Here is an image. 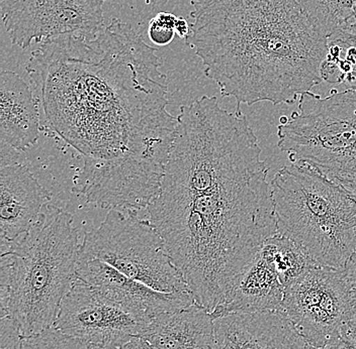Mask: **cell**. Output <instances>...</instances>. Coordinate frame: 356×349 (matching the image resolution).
<instances>
[{
	"label": "cell",
	"mask_w": 356,
	"mask_h": 349,
	"mask_svg": "<svg viewBox=\"0 0 356 349\" xmlns=\"http://www.w3.org/2000/svg\"><path fill=\"white\" fill-rule=\"evenodd\" d=\"M157 49L128 22L47 40L26 72L50 128L83 157L72 192L102 208L148 209L161 188L177 117Z\"/></svg>",
	"instance_id": "obj_1"
},
{
	"label": "cell",
	"mask_w": 356,
	"mask_h": 349,
	"mask_svg": "<svg viewBox=\"0 0 356 349\" xmlns=\"http://www.w3.org/2000/svg\"><path fill=\"white\" fill-rule=\"evenodd\" d=\"M149 321L78 279L62 301L54 327L90 349H121L140 337Z\"/></svg>",
	"instance_id": "obj_9"
},
{
	"label": "cell",
	"mask_w": 356,
	"mask_h": 349,
	"mask_svg": "<svg viewBox=\"0 0 356 349\" xmlns=\"http://www.w3.org/2000/svg\"><path fill=\"white\" fill-rule=\"evenodd\" d=\"M51 200V193L21 164L0 170L1 250L32 228Z\"/></svg>",
	"instance_id": "obj_13"
},
{
	"label": "cell",
	"mask_w": 356,
	"mask_h": 349,
	"mask_svg": "<svg viewBox=\"0 0 356 349\" xmlns=\"http://www.w3.org/2000/svg\"><path fill=\"white\" fill-rule=\"evenodd\" d=\"M343 272L351 284H356V246L347 262Z\"/></svg>",
	"instance_id": "obj_26"
},
{
	"label": "cell",
	"mask_w": 356,
	"mask_h": 349,
	"mask_svg": "<svg viewBox=\"0 0 356 349\" xmlns=\"http://www.w3.org/2000/svg\"><path fill=\"white\" fill-rule=\"evenodd\" d=\"M81 253L159 292L191 293L159 231L138 210L111 209L99 228L84 235Z\"/></svg>",
	"instance_id": "obj_7"
},
{
	"label": "cell",
	"mask_w": 356,
	"mask_h": 349,
	"mask_svg": "<svg viewBox=\"0 0 356 349\" xmlns=\"http://www.w3.org/2000/svg\"><path fill=\"white\" fill-rule=\"evenodd\" d=\"M21 328L11 316L1 317L0 320V349H22Z\"/></svg>",
	"instance_id": "obj_21"
},
{
	"label": "cell",
	"mask_w": 356,
	"mask_h": 349,
	"mask_svg": "<svg viewBox=\"0 0 356 349\" xmlns=\"http://www.w3.org/2000/svg\"><path fill=\"white\" fill-rule=\"evenodd\" d=\"M39 99L17 73L3 70L0 75V139L19 152L37 144L41 133Z\"/></svg>",
	"instance_id": "obj_14"
},
{
	"label": "cell",
	"mask_w": 356,
	"mask_h": 349,
	"mask_svg": "<svg viewBox=\"0 0 356 349\" xmlns=\"http://www.w3.org/2000/svg\"><path fill=\"white\" fill-rule=\"evenodd\" d=\"M260 251L277 271L284 288L314 264L295 242L278 232L264 242Z\"/></svg>",
	"instance_id": "obj_17"
},
{
	"label": "cell",
	"mask_w": 356,
	"mask_h": 349,
	"mask_svg": "<svg viewBox=\"0 0 356 349\" xmlns=\"http://www.w3.org/2000/svg\"><path fill=\"white\" fill-rule=\"evenodd\" d=\"M140 339L157 349H213L215 321L207 309L193 303L152 318Z\"/></svg>",
	"instance_id": "obj_16"
},
{
	"label": "cell",
	"mask_w": 356,
	"mask_h": 349,
	"mask_svg": "<svg viewBox=\"0 0 356 349\" xmlns=\"http://www.w3.org/2000/svg\"><path fill=\"white\" fill-rule=\"evenodd\" d=\"M277 137L291 163L308 164L356 195V89L304 93Z\"/></svg>",
	"instance_id": "obj_6"
},
{
	"label": "cell",
	"mask_w": 356,
	"mask_h": 349,
	"mask_svg": "<svg viewBox=\"0 0 356 349\" xmlns=\"http://www.w3.org/2000/svg\"><path fill=\"white\" fill-rule=\"evenodd\" d=\"M177 17L171 12L162 11L149 22L148 37L157 46H168L172 43L175 35Z\"/></svg>",
	"instance_id": "obj_20"
},
{
	"label": "cell",
	"mask_w": 356,
	"mask_h": 349,
	"mask_svg": "<svg viewBox=\"0 0 356 349\" xmlns=\"http://www.w3.org/2000/svg\"><path fill=\"white\" fill-rule=\"evenodd\" d=\"M320 72H321L323 81L328 82L330 84L344 83L345 79H346V75L341 72L338 64L326 61V60L323 61Z\"/></svg>",
	"instance_id": "obj_24"
},
{
	"label": "cell",
	"mask_w": 356,
	"mask_h": 349,
	"mask_svg": "<svg viewBox=\"0 0 356 349\" xmlns=\"http://www.w3.org/2000/svg\"><path fill=\"white\" fill-rule=\"evenodd\" d=\"M282 311L237 313L215 320L213 349H309Z\"/></svg>",
	"instance_id": "obj_12"
},
{
	"label": "cell",
	"mask_w": 356,
	"mask_h": 349,
	"mask_svg": "<svg viewBox=\"0 0 356 349\" xmlns=\"http://www.w3.org/2000/svg\"><path fill=\"white\" fill-rule=\"evenodd\" d=\"M328 41L338 42L345 46H356V13L355 17L341 30L331 35Z\"/></svg>",
	"instance_id": "obj_23"
},
{
	"label": "cell",
	"mask_w": 356,
	"mask_h": 349,
	"mask_svg": "<svg viewBox=\"0 0 356 349\" xmlns=\"http://www.w3.org/2000/svg\"><path fill=\"white\" fill-rule=\"evenodd\" d=\"M81 246L72 215L48 204L32 228L1 250V317H13L22 337L54 326L78 280Z\"/></svg>",
	"instance_id": "obj_4"
},
{
	"label": "cell",
	"mask_w": 356,
	"mask_h": 349,
	"mask_svg": "<svg viewBox=\"0 0 356 349\" xmlns=\"http://www.w3.org/2000/svg\"><path fill=\"white\" fill-rule=\"evenodd\" d=\"M309 349H356V327L348 322L323 348L310 346Z\"/></svg>",
	"instance_id": "obj_22"
},
{
	"label": "cell",
	"mask_w": 356,
	"mask_h": 349,
	"mask_svg": "<svg viewBox=\"0 0 356 349\" xmlns=\"http://www.w3.org/2000/svg\"><path fill=\"white\" fill-rule=\"evenodd\" d=\"M270 189L277 232L314 264L344 271L356 246V195L302 163L282 167Z\"/></svg>",
	"instance_id": "obj_5"
},
{
	"label": "cell",
	"mask_w": 356,
	"mask_h": 349,
	"mask_svg": "<svg viewBox=\"0 0 356 349\" xmlns=\"http://www.w3.org/2000/svg\"><path fill=\"white\" fill-rule=\"evenodd\" d=\"M121 349H157L153 348L152 346L148 343V342L145 341L144 339H140V337H136V339H133L131 340L129 343H127L124 348Z\"/></svg>",
	"instance_id": "obj_27"
},
{
	"label": "cell",
	"mask_w": 356,
	"mask_h": 349,
	"mask_svg": "<svg viewBox=\"0 0 356 349\" xmlns=\"http://www.w3.org/2000/svg\"><path fill=\"white\" fill-rule=\"evenodd\" d=\"M288 120H289L288 117H284V115H282V117H280V124H286V122H288Z\"/></svg>",
	"instance_id": "obj_30"
},
{
	"label": "cell",
	"mask_w": 356,
	"mask_h": 349,
	"mask_svg": "<svg viewBox=\"0 0 356 349\" xmlns=\"http://www.w3.org/2000/svg\"><path fill=\"white\" fill-rule=\"evenodd\" d=\"M77 277L134 314L151 320L195 303L191 293H162L127 277L115 268L80 253Z\"/></svg>",
	"instance_id": "obj_11"
},
{
	"label": "cell",
	"mask_w": 356,
	"mask_h": 349,
	"mask_svg": "<svg viewBox=\"0 0 356 349\" xmlns=\"http://www.w3.org/2000/svg\"><path fill=\"white\" fill-rule=\"evenodd\" d=\"M106 0H2L1 15L11 44L26 49L33 42L65 35H92L104 26Z\"/></svg>",
	"instance_id": "obj_10"
},
{
	"label": "cell",
	"mask_w": 356,
	"mask_h": 349,
	"mask_svg": "<svg viewBox=\"0 0 356 349\" xmlns=\"http://www.w3.org/2000/svg\"><path fill=\"white\" fill-rule=\"evenodd\" d=\"M305 15L327 40L341 30L356 13V0H297Z\"/></svg>",
	"instance_id": "obj_18"
},
{
	"label": "cell",
	"mask_w": 356,
	"mask_h": 349,
	"mask_svg": "<svg viewBox=\"0 0 356 349\" xmlns=\"http://www.w3.org/2000/svg\"><path fill=\"white\" fill-rule=\"evenodd\" d=\"M344 83L348 86V88L356 89V65L353 72L346 75V79H345Z\"/></svg>",
	"instance_id": "obj_29"
},
{
	"label": "cell",
	"mask_w": 356,
	"mask_h": 349,
	"mask_svg": "<svg viewBox=\"0 0 356 349\" xmlns=\"http://www.w3.org/2000/svg\"><path fill=\"white\" fill-rule=\"evenodd\" d=\"M177 117L161 188L147 210L195 303L211 313L277 233L269 168L241 108L231 112L204 95Z\"/></svg>",
	"instance_id": "obj_2"
},
{
	"label": "cell",
	"mask_w": 356,
	"mask_h": 349,
	"mask_svg": "<svg viewBox=\"0 0 356 349\" xmlns=\"http://www.w3.org/2000/svg\"><path fill=\"white\" fill-rule=\"evenodd\" d=\"M175 33L180 39L188 42L191 35V26L184 17H177V24H175Z\"/></svg>",
	"instance_id": "obj_25"
},
{
	"label": "cell",
	"mask_w": 356,
	"mask_h": 349,
	"mask_svg": "<svg viewBox=\"0 0 356 349\" xmlns=\"http://www.w3.org/2000/svg\"><path fill=\"white\" fill-rule=\"evenodd\" d=\"M22 349H90L82 340L52 327L30 337H24Z\"/></svg>",
	"instance_id": "obj_19"
},
{
	"label": "cell",
	"mask_w": 356,
	"mask_h": 349,
	"mask_svg": "<svg viewBox=\"0 0 356 349\" xmlns=\"http://www.w3.org/2000/svg\"><path fill=\"white\" fill-rule=\"evenodd\" d=\"M188 46L237 108L299 101L323 82L328 40L297 0H191Z\"/></svg>",
	"instance_id": "obj_3"
},
{
	"label": "cell",
	"mask_w": 356,
	"mask_h": 349,
	"mask_svg": "<svg viewBox=\"0 0 356 349\" xmlns=\"http://www.w3.org/2000/svg\"><path fill=\"white\" fill-rule=\"evenodd\" d=\"M284 289L277 271L259 250L234 282L224 301L211 311V318L215 321L237 313L282 311Z\"/></svg>",
	"instance_id": "obj_15"
},
{
	"label": "cell",
	"mask_w": 356,
	"mask_h": 349,
	"mask_svg": "<svg viewBox=\"0 0 356 349\" xmlns=\"http://www.w3.org/2000/svg\"><path fill=\"white\" fill-rule=\"evenodd\" d=\"M351 307L343 271L313 264L284 289L282 311L309 346L323 348L348 323Z\"/></svg>",
	"instance_id": "obj_8"
},
{
	"label": "cell",
	"mask_w": 356,
	"mask_h": 349,
	"mask_svg": "<svg viewBox=\"0 0 356 349\" xmlns=\"http://www.w3.org/2000/svg\"><path fill=\"white\" fill-rule=\"evenodd\" d=\"M349 323L356 327V284H353V307H351Z\"/></svg>",
	"instance_id": "obj_28"
}]
</instances>
